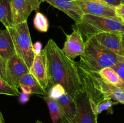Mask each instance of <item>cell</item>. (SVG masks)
<instances>
[{
  "instance_id": "obj_1",
  "label": "cell",
  "mask_w": 124,
  "mask_h": 123,
  "mask_svg": "<svg viewBox=\"0 0 124 123\" xmlns=\"http://www.w3.org/2000/svg\"><path fill=\"white\" fill-rule=\"evenodd\" d=\"M44 49L48 78L47 94L53 86L59 84L64 87L67 94L75 99L84 92L78 63L69 59L53 39L48 40Z\"/></svg>"
},
{
  "instance_id": "obj_2",
  "label": "cell",
  "mask_w": 124,
  "mask_h": 123,
  "mask_svg": "<svg viewBox=\"0 0 124 123\" xmlns=\"http://www.w3.org/2000/svg\"><path fill=\"white\" fill-rule=\"evenodd\" d=\"M124 58L90 37L85 42L84 53L80 56L79 63L89 71L99 72L103 68L112 67Z\"/></svg>"
},
{
  "instance_id": "obj_3",
  "label": "cell",
  "mask_w": 124,
  "mask_h": 123,
  "mask_svg": "<svg viewBox=\"0 0 124 123\" xmlns=\"http://www.w3.org/2000/svg\"><path fill=\"white\" fill-rule=\"evenodd\" d=\"M73 27L78 29L87 39L101 33H124V24L120 20L88 14H84L82 20Z\"/></svg>"
},
{
  "instance_id": "obj_4",
  "label": "cell",
  "mask_w": 124,
  "mask_h": 123,
  "mask_svg": "<svg viewBox=\"0 0 124 123\" xmlns=\"http://www.w3.org/2000/svg\"><path fill=\"white\" fill-rule=\"evenodd\" d=\"M8 29L13 39L16 54L30 69L35 59V54L27 22L25 21Z\"/></svg>"
},
{
  "instance_id": "obj_5",
  "label": "cell",
  "mask_w": 124,
  "mask_h": 123,
  "mask_svg": "<svg viewBox=\"0 0 124 123\" xmlns=\"http://www.w3.org/2000/svg\"><path fill=\"white\" fill-rule=\"evenodd\" d=\"M82 68L98 92L104 100L111 99L124 104V92L121 88L103 80L98 72H93Z\"/></svg>"
},
{
  "instance_id": "obj_6",
  "label": "cell",
  "mask_w": 124,
  "mask_h": 123,
  "mask_svg": "<svg viewBox=\"0 0 124 123\" xmlns=\"http://www.w3.org/2000/svg\"><path fill=\"white\" fill-rule=\"evenodd\" d=\"M30 73V69L24 62L15 54L6 62V77L8 84L19 91V82L23 75Z\"/></svg>"
},
{
  "instance_id": "obj_7",
  "label": "cell",
  "mask_w": 124,
  "mask_h": 123,
  "mask_svg": "<svg viewBox=\"0 0 124 123\" xmlns=\"http://www.w3.org/2000/svg\"><path fill=\"white\" fill-rule=\"evenodd\" d=\"M84 14L105 17L120 20L116 13L115 7L105 4L98 0H76Z\"/></svg>"
},
{
  "instance_id": "obj_8",
  "label": "cell",
  "mask_w": 124,
  "mask_h": 123,
  "mask_svg": "<svg viewBox=\"0 0 124 123\" xmlns=\"http://www.w3.org/2000/svg\"><path fill=\"white\" fill-rule=\"evenodd\" d=\"M75 100L77 105V111L70 123H98V116L92 110L86 93H81Z\"/></svg>"
},
{
  "instance_id": "obj_9",
  "label": "cell",
  "mask_w": 124,
  "mask_h": 123,
  "mask_svg": "<svg viewBox=\"0 0 124 123\" xmlns=\"http://www.w3.org/2000/svg\"><path fill=\"white\" fill-rule=\"evenodd\" d=\"M40 3L39 0H11L15 25L27 21L33 11L38 10Z\"/></svg>"
},
{
  "instance_id": "obj_10",
  "label": "cell",
  "mask_w": 124,
  "mask_h": 123,
  "mask_svg": "<svg viewBox=\"0 0 124 123\" xmlns=\"http://www.w3.org/2000/svg\"><path fill=\"white\" fill-rule=\"evenodd\" d=\"M62 50L69 59L72 60L84 54L85 42L78 29L74 27L73 32L66 35V40Z\"/></svg>"
},
{
  "instance_id": "obj_11",
  "label": "cell",
  "mask_w": 124,
  "mask_h": 123,
  "mask_svg": "<svg viewBox=\"0 0 124 123\" xmlns=\"http://www.w3.org/2000/svg\"><path fill=\"white\" fill-rule=\"evenodd\" d=\"M30 72L35 77L41 86L47 90L48 84L47 56L44 48L38 55H35ZM47 92V91H46Z\"/></svg>"
},
{
  "instance_id": "obj_12",
  "label": "cell",
  "mask_w": 124,
  "mask_h": 123,
  "mask_svg": "<svg viewBox=\"0 0 124 123\" xmlns=\"http://www.w3.org/2000/svg\"><path fill=\"white\" fill-rule=\"evenodd\" d=\"M39 1L40 2H47L62 11L71 18L76 24H78L82 20L84 14L76 2V0H39Z\"/></svg>"
},
{
  "instance_id": "obj_13",
  "label": "cell",
  "mask_w": 124,
  "mask_h": 123,
  "mask_svg": "<svg viewBox=\"0 0 124 123\" xmlns=\"http://www.w3.org/2000/svg\"><path fill=\"white\" fill-rule=\"evenodd\" d=\"M92 37H94L99 43L108 49L121 56H124L122 47V34L109 32L101 33Z\"/></svg>"
},
{
  "instance_id": "obj_14",
  "label": "cell",
  "mask_w": 124,
  "mask_h": 123,
  "mask_svg": "<svg viewBox=\"0 0 124 123\" xmlns=\"http://www.w3.org/2000/svg\"><path fill=\"white\" fill-rule=\"evenodd\" d=\"M19 88L23 90V92L29 95L35 94L48 95L46 90L30 72L22 77L19 82Z\"/></svg>"
},
{
  "instance_id": "obj_15",
  "label": "cell",
  "mask_w": 124,
  "mask_h": 123,
  "mask_svg": "<svg viewBox=\"0 0 124 123\" xmlns=\"http://www.w3.org/2000/svg\"><path fill=\"white\" fill-rule=\"evenodd\" d=\"M56 100L61 104L64 111V116L60 119L59 123H70L74 118L77 111L76 101L67 93Z\"/></svg>"
},
{
  "instance_id": "obj_16",
  "label": "cell",
  "mask_w": 124,
  "mask_h": 123,
  "mask_svg": "<svg viewBox=\"0 0 124 123\" xmlns=\"http://www.w3.org/2000/svg\"><path fill=\"white\" fill-rule=\"evenodd\" d=\"M16 54L14 43L8 28L0 30V55L6 62Z\"/></svg>"
},
{
  "instance_id": "obj_17",
  "label": "cell",
  "mask_w": 124,
  "mask_h": 123,
  "mask_svg": "<svg viewBox=\"0 0 124 123\" xmlns=\"http://www.w3.org/2000/svg\"><path fill=\"white\" fill-rule=\"evenodd\" d=\"M0 21L6 28H10L15 26L11 0H0Z\"/></svg>"
},
{
  "instance_id": "obj_18",
  "label": "cell",
  "mask_w": 124,
  "mask_h": 123,
  "mask_svg": "<svg viewBox=\"0 0 124 123\" xmlns=\"http://www.w3.org/2000/svg\"><path fill=\"white\" fill-rule=\"evenodd\" d=\"M44 100L48 107L53 123H58L59 120L64 116V111L62 107L56 99L52 98L48 95L44 96Z\"/></svg>"
},
{
  "instance_id": "obj_19",
  "label": "cell",
  "mask_w": 124,
  "mask_h": 123,
  "mask_svg": "<svg viewBox=\"0 0 124 123\" xmlns=\"http://www.w3.org/2000/svg\"><path fill=\"white\" fill-rule=\"evenodd\" d=\"M98 73L103 80L114 85L118 86L123 82L116 71L111 67L103 68Z\"/></svg>"
},
{
  "instance_id": "obj_20",
  "label": "cell",
  "mask_w": 124,
  "mask_h": 123,
  "mask_svg": "<svg viewBox=\"0 0 124 123\" xmlns=\"http://www.w3.org/2000/svg\"><path fill=\"white\" fill-rule=\"evenodd\" d=\"M33 24L35 28L40 32H47L49 27L48 20L47 17L39 12H36L35 14L33 19Z\"/></svg>"
},
{
  "instance_id": "obj_21",
  "label": "cell",
  "mask_w": 124,
  "mask_h": 123,
  "mask_svg": "<svg viewBox=\"0 0 124 123\" xmlns=\"http://www.w3.org/2000/svg\"><path fill=\"white\" fill-rule=\"evenodd\" d=\"M0 94L9 96H18L20 95V92L12 88L7 82L0 77Z\"/></svg>"
},
{
  "instance_id": "obj_22",
  "label": "cell",
  "mask_w": 124,
  "mask_h": 123,
  "mask_svg": "<svg viewBox=\"0 0 124 123\" xmlns=\"http://www.w3.org/2000/svg\"><path fill=\"white\" fill-rule=\"evenodd\" d=\"M117 103H118V102L113 101V100H111V99H107V100H104V101H102V102H101L100 103L97 105L96 107L94 113L98 116V115L100 114L103 111L107 110H110L113 105L116 104Z\"/></svg>"
},
{
  "instance_id": "obj_23",
  "label": "cell",
  "mask_w": 124,
  "mask_h": 123,
  "mask_svg": "<svg viewBox=\"0 0 124 123\" xmlns=\"http://www.w3.org/2000/svg\"><path fill=\"white\" fill-rule=\"evenodd\" d=\"M65 89L64 87L59 84H56L53 86L48 91V96L54 99H57L65 94Z\"/></svg>"
},
{
  "instance_id": "obj_24",
  "label": "cell",
  "mask_w": 124,
  "mask_h": 123,
  "mask_svg": "<svg viewBox=\"0 0 124 123\" xmlns=\"http://www.w3.org/2000/svg\"><path fill=\"white\" fill-rule=\"evenodd\" d=\"M111 68L116 71L122 82H124V58L119 61Z\"/></svg>"
},
{
  "instance_id": "obj_25",
  "label": "cell",
  "mask_w": 124,
  "mask_h": 123,
  "mask_svg": "<svg viewBox=\"0 0 124 123\" xmlns=\"http://www.w3.org/2000/svg\"><path fill=\"white\" fill-rule=\"evenodd\" d=\"M6 62H7L0 55V77L7 82L6 77ZM8 83V82H7Z\"/></svg>"
},
{
  "instance_id": "obj_26",
  "label": "cell",
  "mask_w": 124,
  "mask_h": 123,
  "mask_svg": "<svg viewBox=\"0 0 124 123\" xmlns=\"http://www.w3.org/2000/svg\"><path fill=\"white\" fill-rule=\"evenodd\" d=\"M105 4L113 7H116L121 4V0H99Z\"/></svg>"
},
{
  "instance_id": "obj_27",
  "label": "cell",
  "mask_w": 124,
  "mask_h": 123,
  "mask_svg": "<svg viewBox=\"0 0 124 123\" xmlns=\"http://www.w3.org/2000/svg\"><path fill=\"white\" fill-rule=\"evenodd\" d=\"M115 10L117 17L121 19H124V5L121 4L115 7Z\"/></svg>"
},
{
  "instance_id": "obj_28",
  "label": "cell",
  "mask_w": 124,
  "mask_h": 123,
  "mask_svg": "<svg viewBox=\"0 0 124 123\" xmlns=\"http://www.w3.org/2000/svg\"><path fill=\"white\" fill-rule=\"evenodd\" d=\"M33 51L35 55H38L42 51V44L40 42H36V43L33 45Z\"/></svg>"
},
{
  "instance_id": "obj_29",
  "label": "cell",
  "mask_w": 124,
  "mask_h": 123,
  "mask_svg": "<svg viewBox=\"0 0 124 123\" xmlns=\"http://www.w3.org/2000/svg\"><path fill=\"white\" fill-rule=\"evenodd\" d=\"M20 98H19V100H20V101L21 102H23V103H25V102H27V101L29 100V94H25V93L23 92V94H20Z\"/></svg>"
},
{
  "instance_id": "obj_30",
  "label": "cell",
  "mask_w": 124,
  "mask_h": 123,
  "mask_svg": "<svg viewBox=\"0 0 124 123\" xmlns=\"http://www.w3.org/2000/svg\"><path fill=\"white\" fill-rule=\"evenodd\" d=\"M122 50H123L124 55V33L122 34Z\"/></svg>"
},
{
  "instance_id": "obj_31",
  "label": "cell",
  "mask_w": 124,
  "mask_h": 123,
  "mask_svg": "<svg viewBox=\"0 0 124 123\" xmlns=\"http://www.w3.org/2000/svg\"><path fill=\"white\" fill-rule=\"evenodd\" d=\"M0 123H4L3 116H2V114L1 111H0Z\"/></svg>"
},
{
  "instance_id": "obj_32",
  "label": "cell",
  "mask_w": 124,
  "mask_h": 123,
  "mask_svg": "<svg viewBox=\"0 0 124 123\" xmlns=\"http://www.w3.org/2000/svg\"><path fill=\"white\" fill-rule=\"evenodd\" d=\"M117 86H118L119 88H121V89H122V90L124 92V82H122V83H121V84H120L119 85Z\"/></svg>"
},
{
  "instance_id": "obj_33",
  "label": "cell",
  "mask_w": 124,
  "mask_h": 123,
  "mask_svg": "<svg viewBox=\"0 0 124 123\" xmlns=\"http://www.w3.org/2000/svg\"><path fill=\"white\" fill-rule=\"evenodd\" d=\"M120 21L122 23V24H124V19H120Z\"/></svg>"
},
{
  "instance_id": "obj_34",
  "label": "cell",
  "mask_w": 124,
  "mask_h": 123,
  "mask_svg": "<svg viewBox=\"0 0 124 123\" xmlns=\"http://www.w3.org/2000/svg\"><path fill=\"white\" fill-rule=\"evenodd\" d=\"M121 4L124 5V0H121Z\"/></svg>"
},
{
  "instance_id": "obj_35",
  "label": "cell",
  "mask_w": 124,
  "mask_h": 123,
  "mask_svg": "<svg viewBox=\"0 0 124 123\" xmlns=\"http://www.w3.org/2000/svg\"><path fill=\"white\" fill-rule=\"evenodd\" d=\"M36 123H42V122H41V121H36Z\"/></svg>"
}]
</instances>
